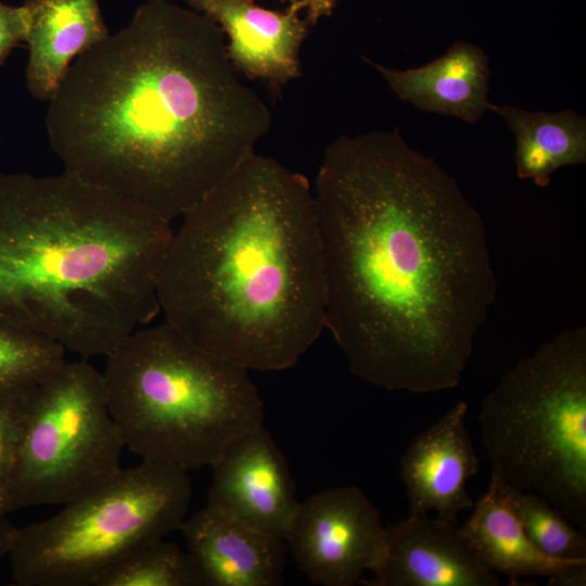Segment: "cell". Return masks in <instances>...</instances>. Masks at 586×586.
<instances>
[{
    "label": "cell",
    "instance_id": "cell-22",
    "mask_svg": "<svg viewBox=\"0 0 586 586\" xmlns=\"http://www.w3.org/2000/svg\"><path fill=\"white\" fill-rule=\"evenodd\" d=\"M31 390L21 394L0 395V515H7L4 504L16 464Z\"/></svg>",
    "mask_w": 586,
    "mask_h": 586
},
{
    "label": "cell",
    "instance_id": "cell-14",
    "mask_svg": "<svg viewBox=\"0 0 586 586\" xmlns=\"http://www.w3.org/2000/svg\"><path fill=\"white\" fill-rule=\"evenodd\" d=\"M180 531L204 586H277L289 552L283 538L206 505Z\"/></svg>",
    "mask_w": 586,
    "mask_h": 586
},
{
    "label": "cell",
    "instance_id": "cell-19",
    "mask_svg": "<svg viewBox=\"0 0 586 586\" xmlns=\"http://www.w3.org/2000/svg\"><path fill=\"white\" fill-rule=\"evenodd\" d=\"M59 344L0 319V395L30 391L65 361Z\"/></svg>",
    "mask_w": 586,
    "mask_h": 586
},
{
    "label": "cell",
    "instance_id": "cell-23",
    "mask_svg": "<svg viewBox=\"0 0 586 586\" xmlns=\"http://www.w3.org/2000/svg\"><path fill=\"white\" fill-rule=\"evenodd\" d=\"M28 11L25 3L12 7L0 1V67L12 50L25 42Z\"/></svg>",
    "mask_w": 586,
    "mask_h": 586
},
{
    "label": "cell",
    "instance_id": "cell-1",
    "mask_svg": "<svg viewBox=\"0 0 586 586\" xmlns=\"http://www.w3.org/2000/svg\"><path fill=\"white\" fill-rule=\"evenodd\" d=\"M324 327L349 371L388 391L455 388L497 295L485 224L400 130L342 136L313 190Z\"/></svg>",
    "mask_w": 586,
    "mask_h": 586
},
{
    "label": "cell",
    "instance_id": "cell-17",
    "mask_svg": "<svg viewBox=\"0 0 586 586\" xmlns=\"http://www.w3.org/2000/svg\"><path fill=\"white\" fill-rule=\"evenodd\" d=\"M404 101L426 112L476 123L488 111V59L472 43L455 42L438 59L416 68L396 69L367 58Z\"/></svg>",
    "mask_w": 586,
    "mask_h": 586
},
{
    "label": "cell",
    "instance_id": "cell-2",
    "mask_svg": "<svg viewBox=\"0 0 586 586\" xmlns=\"http://www.w3.org/2000/svg\"><path fill=\"white\" fill-rule=\"evenodd\" d=\"M271 114L239 77L208 16L168 0L140 4L80 54L49 101L63 170L173 222L267 136Z\"/></svg>",
    "mask_w": 586,
    "mask_h": 586
},
{
    "label": "cell",
    "instance_id": "cell-10",
    "mask_svg": "<svg viewBox=\"0 0 586 586\" xmlns=\"http://www.w3.org/2000/svg\"><path fill=\"white\" fill-rule=\"evenodd\" d=\"M212 469L208 506L284 539L300 501L264 426L234 442Z\"/></svg>",
    "mask_w": 586,
    "mask_h": 586
},
{
    "label": "cell",
    "instance_id": "cell-25",
    "mask_svg": "<svg viewBox=\"0 0 586 586\" xmlns=\"http://www.w3.org/2000/svg\"><path fill=\"white\" fill-rule=\"evenodd\" d=\"M16 526L12 524L8 515H0V562L8 558Z\"/></svg>",
    "mask_w": 586,
    "mask_h": 586
},
{
    "label": "cell",
    "instance_id": "cell-9",
    "mask_svg": "<svg viewBox=\"0 0 586 586\" xmlns=\"http://www.w3.org/2000/svg\"><path fill=\"white\" fill-rule=\"evenodd\" d=\"M386 528L356 486L323 489L298 504L284 540L298 569L323 586L362 584L383 559Z\"/></svg>",
    "mask_w": 586,
    "mask_h": 586
},
{
    "label": "cell",
    "instance_id": "cell-18",
    "mask_svg": "<svg viewBox=\"0 0 586 586\" xmlns=\"http://www.w3.org/2000/svg\"><path fill=\"white\" fill-rule=\"evenodd\" d=\"M515 135L520 179L545 188L562 166L586 163V118L573 110L528 112L513 105L488 104Z\"/></svg>",
    "mask_w": 586,
    "mask_h": 586
},
{
    "label": "cell",
    "instance_id": "cell-16",
    "mask_svg": "<svg viewBox=\"0 0 586 586\" xmlns=\"http://www.w3.org/2000/svg\"><path fill=\"white\" fill-rule=\"evenodd\" d=\"M26 86L50 101L73 62L109 35L99 0H27Z\"/></svg>",
    "mask_w": 586,
    "mask_h": 586
},
{
    "label": "cell",
    "instance_id": "cell-13",
    "mask_svg": "<svg viewBox=\"0 0 586 586\" xmlns=\"http://www.w3.org/2000/svg\"><path fill=\"white\" fill-rule=\"evenodd\" d=\"M467 412V403L458 402L404 451L400 479L411 513L433 510L456 523L460 511L473 507L467 483L479 471V458L466 429Z\"/></svg>",
    "mask_w": 586,
    "mask_h": 586
},
{
    "label": "cell",
    "instance_id": "cell-4",
    "mask_svg": "<svg viewBox=\"0 0 586 586\" xmlns=\"http://www.w3.org/2000/svg\"><path fill=\"white\" fill-rule=\"evenodd\" d=\"M171 222L62 171L0 173V319L84 358L161 313Z\"/></svg>",
    "mask_w": 586,
    "mask_h": 586
},
{
    "label": "cell",
    "instance_id": "cell-7",
    "mask_svg": "<svg viewBox=\"0 0 586 586\" xmlns=\"http://www.w3.org/2000/svg\"><path fill=\"white\" fill-rule=\"evenodd\" d=\"M192 496L188 471L142 460L55 514L16 527L8 555L17 586H95L138 548L180 530Z\"/></svg>",
    "mask_w": 586,
    "mask_h": 586
},
{
    "label": "cell",
    "instance_id": "cell-3",
    "mask_svg": "<svg viewBox=\"0 0 586 586\" xmlns=\"http://www.w3.org/2000/svg\"><path fill=\"white\" fill-rule=\"evenodd\" d=\"M164 320L256 371L293 367L319 339L326 271L308 179L254 152L192 206L158 275Z\"/></svg>",
    "mask_w": 586,
    "mask_h": 586
},
{
    "label": "cell",
    "instance_id": "cell-5",
    "mask_svg": "<svg viewBox=\"0 0 586 586\" xmlns=\"http://www.w3.org/2000/svg\"><path fill=\"white\" fill-rule=\"evenodd\" d=\"M102 371L125 447L186 471L213 467L264 422L250 370L189 340L165 320L127 335Z\"/></svg>",
    "mask_w": 586,
    "mask_h": 586
},
{
    "label": "cell",
    "instance_id": "cell-21",
    "mask_svg": "<svg viewBox=\"0 0 586 586\" xmlns=\"http://www.w3.org/2000/svg\"><path fill=\"white\" fill-rule=\"evenodd\" d=\"M499 482L525 534L542 552L559 559H586V536L559 510L534 493Z\"/></svg>",
    "mask_w": 586,
    "mask_h": 586
},
{
    "label": "cell",
    "instance_id": "cell-15",
    "mask_svg": "<svg viewBox=\"0 0 586 586\" xmlns=\"http://www.w3.org/2000/svg\"><path fill=\"white\" fill-rule=\"evenodd\" d=\"M473 507L460 528L482 563L506 576L509 585H519L527 576L546 577L552 586L586 585V559H559L542 552L525 534L495 474Z\"/></svg>",
    "mask_w": 586,
    "mask_h": 586
},
{
    "label": "cell",
    "instance_id": "cell-12",
    "mask_svg": "<svg viewBox=\"0 0 586 586\" xmlns=\"http://www.w3.org/2000/svg\"><path fill=\"white\" fill-rule=\"evenodd\" d=\"M224 31L238 73L280 87L301 75L300 51L309 24L302 18L305 0L271 10L254 0H183Z\"/></svg>",
    "mask_w": 586,
    "mask_h": 586
},
{
    "label": "cell",
    "instance_id": "cell-20",
    "mask_svg": "<svg viewBox=\"0 0 586 586\" xmlns=\"http://www.w3.org/2000/svg\"><path fill=\"white\" fill-rule=\"evenodd\" d=\"M95 586H204V583L188 551L162 538L125 557Z\"/></svg>",
    "mask_w": 586,
    "mask_h": 586
},
{
    "label": "cell",
    "instance_id": "cell-8",
    "mask_svg": "<svg viewBox=\"0 0 586 586\" xmlns=\"http://www.w3.org/2000/svg\"><path fill=\"white\" fill-rule=\"evenodd\" d=\"M124 448L102 371L66 360L29 394L4 513L94 491L122 470Z\"/></svg>",
    "mask_w": 586,
    "mask_h": 586
},
{
    "label": "cell",
    "instance_id": "cell-11",
    "mask_svg": "<svg viewBox=\"0 0 586 586\" xmlns=\"http://www.w3.org/2000/svg\"><path fill=\"white\" fill-rule=\"evenodd\" d=\"M386 528L385 551L367 586H498L460 527L411 513Z\"/></svg>",
    "mask_w": 586,
    "mask_h": 586
},
{
    "label": "cell",
    "instance_id": "cell-6",
    "mask_svg": "<svg viewBox=\"0 0 586 586\" xmlns=\"http://www.w3.org/2000/svg\"><path fill=\"white\" fill-rule=\"evenodd\" d=\"M492 473L586 530V329L568 328L520 360L481 405Z\"/></svg>",
    "mask_w": 586,
    "mask_h": 586
},
{
    "label": "cell",
    "instance_id": "cell-24",
    "mask_svg": "<svg viewBox=\"0 0 586 586\" xmlns=\"http://www.w3.org/2000/svg\"><path fill=\"white\" fill-rule=\"evenodd\" d=\"M337 0H305L306 16L305 20L309 25H315L320 18L329 16Z\"/></svg>",
    "mask_w": 586,
    "mask_h": 586
}]
</instances>
